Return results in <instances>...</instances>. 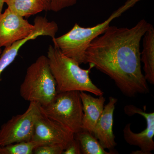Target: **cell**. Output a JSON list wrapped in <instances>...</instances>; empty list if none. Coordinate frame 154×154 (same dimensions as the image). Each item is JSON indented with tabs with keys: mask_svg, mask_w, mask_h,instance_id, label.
Segmentation results:
<instances>
[{
	"mask_svg": "<svg viewBox=\"0 0 154 154\" xmlns=\"http://www.w3.org/2000/svg\"><path fill=\"white\" fill-rule=\"evenodd\" d=\"M152 25L145 19L131 28L109 26L91 42L85 62L107 75L128 97L149 93L142 71L140 42Z\"/></svg>",
	"mask_w": 154,
	"mask_h": 154,
	"instance_id": "obj_1",
	"label": "cell"
},
{
	"mask_svg": "<svg viewBox=\"0 0 154 154\" xmlns=\"http://www.w3.org/2000/svg\"><path fill=\"white\" fill-rule=\"evenodd\" d=\"M51 70L56 83L57 93L70 91L88 92L96 96L104 93L91 81L90 64L87 69L81 68L76 61L63 54L54 45H50L47 52Z\"/></svg>",
	"mask_w": 154,
	"mask_h": 154,
	"instance_id": "obj_2",
	"label": "cell"
},
{
	"mask_svg": "<svg viewBox=\"0 0 154 154\" xmlns=\"http://www.w3.org/2000/svg\"><path fill=\"white\" fill-rule=\"evenodd\" d=\"M143 0H127L124 5L114 11L104 22L93 27H81L76 23L67 33L52 38L54 45L68 57L76 61L79 64H85V53L93 40L105 32L114 19Z\"/></svg>",
	"mask_w": 154,
	"mask_h": 154,
	"instance_id": "obj_3",
	"label": "cell"
},
{
	"mask_svg": "<svg viewBox=\"0 0 154 154\" xmlns=\"http://www.w3.org/2000/svg\"><path fill=\"white\" fill-rule=\"evenodd\" d=\"M22 98L30 102L46 106L57 94L56 83L50 67L47 57L41 55L28 67L21 84Z\"/></svg>",
	"mask_w": 154,
	"mask_h": 154,
	"instance_id": "obj_4",
	"label": "cell"
},
{
	"mask_svg": "<svg viewBox=\"0 0 154 154\" xmlns=\"http://www.w3.org/2000/svg\"><path fill=\"white\" fill-rule=\"evenodd\" d=\"M41 107L45 115L60 123L74 134L83 131L84 113L80 91L57 93L52 102Z\"/></svg>",
	"mask_w": 154,
	"mask_h": 154,
	"instance_id": "obj_5",
	"label": "cell"
},
{
	"mask_svg": "<svg viewBox=\"0 0 154 154\" xmlns=\"http://www.w3.org/2000/svg\"><path fill=\"white\" fill-rule=\"evenodd\" d=\"M42 114L41 106L30 102L25 113L13 116L0 128V145L32 140L34 126Z\"/></svg>",
	"mask_w": 154,
	"mask_h": 154,
	"instance_id": "obj_6",
	"label": "cell"
},
{
	"mask_svg": "<svg viewBox=\"0 0 154 154\" xmlns=\"http://www.w3.org/2000/svg\"><path fill=\"white\" fill-rule=\"evenodd\" d=\"M144 110L132 105H127L124 108L125 113L131 116L136 114L143 116L146 122V127L141 132L136 133L131 129V123L125 125L123 129V136L127 143L137 146L140 150L133 152L131 154H149L154 150V113L146 112V106Z\"/></svg>",
	"mask_w": 154,
	"mask_h": 154,
	"instance_id": "obj_7",
	"label": "cell"
},
{
	"mask_svg": "<svg viewBox=\"0 0 154 154\" xmlns=\"http://www.w3.org/2000/svg\"><path fill=\"white\" fill-rule=\"evenodd\" d=\"M37 28L8 8L0 15V48L10 46L33 33Z\"/></svg>",
	"mask_w": 154,
	"mask_h": 154,
	"instance_id": "obj_8",
	"label": "cell"
},
{
	"mask_svg": "<svg viewBox=\"0 0 154 154\" xmlns=\"http://www.w3.org/2000/svg\"><path fill=\"white\" fill-rule=\"evenodd\" d=\"M74 137L73 133L42 113L35 123L32 140L41 143L43 145H62L66 147Z\"/></svg>",
	"mask_w": 154,
	"mask_h": 154,
	"instance_id": "obj_9",
	"label": "cell"
},
{
	"mask_svg": "<svg viewBox=\"0 0 154 154\" xmlns=\"http://www.w3.org/2000/svg\"><path fill=\"white\" fill-rule=\"evenodd\" d=\"M117 102L116 98L109 97V102L104 106L92 134L104 149H108L111 152L117 145L113 131V113Z\"/></svg>",
	"mask_w": 154,
	"mask_h": 154,
	"instance_id": "obj_10",
	"label": "cell"
},
{
	"mask_svg": "<svg viewBox=\"0 0 154 154\" xmlns=\"http://www.w3.org/2000/svg\"><path fill=\"white\" fill-rule=\"evenodd\" d=\"M80 96L82 103L83 130L93 134L96 122L102 113L105 102L103 96L95 98L84 91H80Z\"/></svg>",
	"mask_w": 154,
	"mask_h": 154,
	"instance_id": "obj_11",
	"label": "cell"
},
{
	"mask_svg": "<svg viewBox=\"0 0 154 154\" xmlns=\"http://www.w3.org/2000/svg\"><path fill=\"white\" fill-rule=\"evenodd\" d=\"M143 49L141 62L143 63L145 78L147 82L154 84V28L152 26L143 37Z\"/></svg>",
	"mask_w": 154,
	"mask_h": 154,
	"instance_id": "obj_12",
	"label": "cell"
},
{
	"mask_svg": "<svg viewBox=\"0 0 154 154\" xmlns=\"http://www.w3.org/2000/svg\"><path fill=\"white\" fill-rule=\"evenodd\" d=\"M4 2L8 8L26 18L48 11L45 0H4Z\"/></svg>",
	"mask_w": 154,
	"mask_h": 154,
	"instance_id": "obj_13",
	"label": "cell"
},
{
	"mask_svg": "<svg viewBox=\"0 0 154 154\" xmlns=\"http://www.w3.org/2000/svg\"><path fill=\"white\" fill-rule=\"evenodd\" d=\"M40 35V32L38 31H35L26 38L16 42L10 46L5 47V50L0 56V76L6 68L15 60L20 48L27 42L35 39Z\"/></svg>",
	"mask_w": 154,
	"mask_h": 154,
	"instance_id": "obj_14",
	"label": "cell"
},
{
	"mask_svg": "<svg viewBox=\"0 0 154 154\" xmlns=\"http://www.w3.org/2000/svg\"><path fill=\"white\" fill-rule=\"evenodd\" d=\"M75 137L79 142L82 154H114L105 151L94 135L87 131L83 130L75 134Z\"/></svg>",
	"mask_w": 154,
	"mask_h": 154,
	"instance_id": "obj_15",
	"label": "cell"
},
{
	"mask_svg": "<svg viewBox=\"0 0 154 154\" xmlns=\"http://www.w3.org/2000/svg\"><path fill=\"white\" fill-rule=\"evenodd\" d=\"M43 144L33 140L0 145V154H33L34 149Z\"/></svg>",
	"mask_w": 154,
	"mask_h": 154,
	"instance_id": "obj_16",
	"label": "cell"
},
{
	"mask_svg": "<svg viewBox=\"0 0 154 154\" xmlns=\"http://www.w3.org/2000/svg\"><path fill=\"white\" fill-rule=\"evenodd\" d=\"M65 146L58 144H48L37 147L34 149V154H62Z\"/></svg>",
	"mask_w": 154,
	"mask_h": 154,
	"instance_id": "obj_17",
	"label": "cell"
},
{
	"mask_svg": "<svg viewBox=\"0 0 154 154\" xmlns=\"http://www.w3.org/2000/svg\"><path fill=\"white\" fill-rule=\"evenodd\" d=\"M48 11L57 12L75 5L77 0H45Z\"/></svg>",
	"mask_w": 154,
	"mask_h": 154,
	"instance_id": "obj_18",
	"label": "cell"
},
{
	"mask_svg": "<svg viewBox=\"0 0 154 154\" xmlns=\"http://www.w3.org/2000/svg\"><path fill=\"white\" fill-rule=\"evenodd\" d=\"M82 154L79 142L76 138H74L69 143L62 154Z\"/></svg>",
	"mask_w": 154,
	"mask_h": 154,
	"instance_id": "obj_19",
	"label": "cell"
},
{
	"mask_svg": "<svg viewBox=\"0 0 154 154\" xmlns=\"http://www.w3.org/2000/svg\"><path fill=\"white\" fill-rule=\"evenodd\" d=\"M4 0H0V15L2 13L3 6H4Z\"/></svg>",
	"mask_w": 154,
	"mask_h": 154,
	"instance_id": "obj_20",
	"label": "cell"
},
{
	"mask_svg": "<svg viewBox=\"0 0 154 154\" xmlns=\"http://www.w3.org/2000/svg\"><path fill=\"white\" fill-rule=\"evenodd\" d=\"M2 49H1V48H0V56H1V54H2Z\"/></svg>",
	"mask_w": 154,
	"mask_h": 154,
	"instance_id": "obj_21",
	"label": "cell"
}]
</instances>
